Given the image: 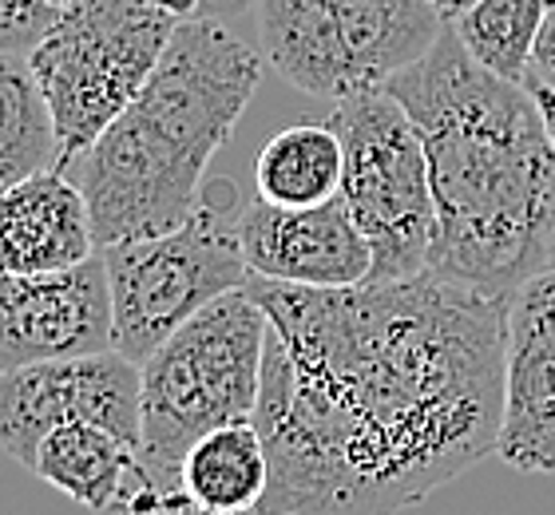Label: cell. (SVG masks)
I'll return each instance as SVG.
<instances>
[{
  "label": "cell",
  "mask_w": 555,
  "mask_h": 515,
  "mask_svg": "<svg viewBox=\"0 0 555 515\" xmlns=\"http://www.w3.org/2000/svg\"><path fill=\"white\" fill-rule=\"evenodd\" d=\"M267 309L258 515H397L496 452L508 298L437 278L346 289L255 278Z\"/></svg>",
  "instance_id": "6da1fadb"
},
{
  "label": "cell",
  "mask_w": 555,
  "mask_h": 515,
  "mask_svg": "<svg viewBox=\"0 0 555 515\" xmlns=\"http://www.w3.org/2000/svg\"><path fill=\"white\" fill-rule=\"evenodd\" d=\"M385 92L425 139L437 203L428 270L512 298L547 270L555 242V139L535 95L476 64L452 24Z\"/></svg>",
  "instance_id": "7a4b0ae2"
},
{
  "label": "cell",
  "mask_w": 555,
  "mask_h": 515,
  "mask_svg": "<svg viewBox=\"0 0 555 515\" xmlns=\"http://www.w3.org/2000/svg\"><path fill=\"white\" fill-rule=\"evenodd\" d=\"M262 83V52L222 21L175 28L159 68L119 119L72 163L100 246L183 227L198 210L203 175L234 136Z\"/></svg>",
  "instance_id": "3957f363"
},
{
  "label": "cell",
  "mask_w": 555,
  "mask_h": 515,
  "mask_svg": "<svg viewBox=\"0 0 555 515\" xmlns=\"http://www.w3.org/2000/svg\"><path fill=\"white\" fill-rule=\"evenodd\" d=\"M270 318L231 289L179 325L139 365V495L135 515H191L183 460L207 433L255 421Z\"/></svg>",
  "instance_id": "277c9868"
},
{
  "label": "cell",
  "mask_w": 555,
  "mask_h": 515,
  "mask_svg": "<svg viewBox=\"0 0 555 515\" xmlns=\"http://www.w3.org/2000/svg\"><path fill=\"white\" fill-rule=\"evenodd\" d=\"M195 0H68L28 52L60 131V171H68L159 68L175 28Z\"/></svg>",
  "instance_id": "5b68a950"
},
{
  "label": "cell",
  "mask_w": 555,
  "mask_h": 515,
  "mask_svg": "<svg viewBox=\"0 0 555 515\" xmlns=\"http://www.w3.org/2000/svg\"><path fill=\"white\" fill-rule=\"evenodd\" d=\"M238 215L231 183H203L183 227L100 246L112 286V349L143 365L179 325L250 282Z\"/></svg>",
  "instance_id": "8992f818"
},
{
  "label": "cell",
  "mask_w": 555,
  "mask_h": 515,
  "mask_svg": "<svg viewBox=\"0 0 555 515\" xmlns=\"http://www.w3.org/2000/svg\"><path fill=\"white\" fill-rule=\"evenodd\" d=\"M325 124L346 151L341 203L370 242V282H405L428 270L437 203L428 183L425 139L401 100L377 88L337 100Z\"/></svg>",
  "instance_id": "52a82bcc"
},
{
  "label": "cell",
  "mask_w": 555,
  "mask_h": 515,
  "mask_svg": "<svg viewBox=\"0 0 555 515\" xmlns=\"http://www.w3.org/2000/svg\"><path fill=\"white\" fill-rule=\"evenodd\" d=\"M104 424L139 445V365L119 349L40 361L0 373V448L33 468L40 440L60 424Z\"/></svg>",
  "instance_id": "ba28073f"
},
{
  "label": "cell",
  "mask_w": 555,
  "mask_h": 515,
  "mask_svg": "<svg viewBox=\"0 0 555 515\" xmlns=\"http://www.w3.org/2000/svg\"><path fill=\"white\" fill-rule=\"evenodd\" d=\"M112 349L104 254L44 274H0V373Z\"/></svg>",
  "instance_id": "9c48e42d"
},
{
  "label": "cell",
  "mask_w": 555,
  "mask_h": 515,
  "mask_svg": "<svg viewBox=\"0 0 555 515\" xmlns=\"http://www.w3.org/2000/svg\"><path fill=\"white\" fill-rule=\"evenodd\" d=\"M238 242L250 274L286 286L346 289L370 282L373 270L370 242L361 239L341 195L298 210L255 195L238 215Z\"/></svg>",
  "instance_id": "30bf717a"
},
{
  "label": "cell",
  "mask_w": 555,
  "mask_h": 515,
  "mask_svg": "<svg viewBox=\"0 0 555 515\" xmlns=\"http://www.w3.org/2000/svg\"><path fill=\"white\" fill-rule=\"evenodd\" d=\"M100 250L88 198L68 171H40L0 191V274H44Z\"/></svg>",
  "instance_id": "8fae6325"
},
{
  "label": "cell",
  "mask_w": 555,
  "mask_h": 515,
  "mask_svg": "<svg viewBox=\"0 0 555 515\" xmlns=\"http://www.w3.org/2000/svg\"><path fill=\"white\" fill-rule=\"evenodd\" d=\"M28 472L92 512L135 515L143 495L139 445L104 424L76 421L52 428L36 448Z\"/></svg>",
  "instance_id": "7c38bea8"
},
{
  "label": "cell",
  "mask_w": 555,
  "mask_h": 515,
  "mask_svg": "<svg viewBox=\"0 0 555 515\" xmlns=\"http://www.w3.org/2000/svg\"><path fill=\"white\" fill-rule=\"evenodd\" d=\"M330 12L353 95L385 88L397 72L425 56L444 28L428 0H330Z\"/></svg>",
  "instance_id": "4fadbf2b"
},
{
  "label": "cell",
  "mask_w": 555,
  "mask_h": 515,
  "mask_svg": "<svg viewBox=\"0 0 555 515\" xmlns=\"http://www.w3.org/2000/svg\"><path fill=\"white\" fill-rule=\"evenodd\" d=\"M258 52L301 95H353L330 0H258Z\"/></svg>",
  "instance_id": "5bb4252c"
},
{
  "label": "cell",
  "mask_w": 555,
  "mask_h": 515,
  "mask_svg": "<svg viewBox=\"0 0 555 515\" xmlns=\"http://www.w3.org/2000/svg\"><path fill=\"white\" fill-rule=\"evenodd\" d=\"M267 488L270 456L255 421L222 424L183 460V500L191 515H258Z\"/></svg>",
  "instance_id": "9a60e30c"
},
{
  "label": "cell",
  "mask_w": 555,
  "mask_h": 515,
  "mask_svg": "<svg viewBox=\"0 0 555 515\" xmlns=\"http://www.w3.org/2000/svg\"><path fill=\"white\" fill-rule=\"evenodd\" d=\"M346 151L330 124L282 127L255 159V195L274 206H318L341 195Z\"/></svg>",
  "instance_id": "2e32d148"
},
{
  "label": "cell",
  "mask_w": 555,
  "mask_h": 515,
  "mask_svg": "<svg viewBox=\"0 0 555 515\" xmlns=\"http://www.w3.org/2000/svg\"><path fill=\"white\" fill-rule=\"evenodd\" d=\"M52 167H60V131L33 60L0 52V191Z\"/></svg>",
  "instance_id": "e0dca14e"
},
{
  "label": "cell",
  "mask_w": 555,
  "mask_h": 515,
  "mask_svg": "<svg viewBox=\"0 0 555 515\" xmlns=\"http://www.w3.org/2000/svg\"><path fill=\"white\" fill-rule=\"evenodd\" d=\"M555 397V266L532 274L508 298L504 404Z\"/></svg>",
  "instance_id": "ac0fdd59"
},
{
  "label": "cell",
  "mask_w": 555,
  "mask_h": 515,
  "mask_svg": "<svg viewBox=\"0 0 555 515\" xmlns=\"http://www.w3.org/2000/svg\"><path fill=\"white\" fill-rule=\"evenodd\" d=\"M547 12V0H476L452 28L476 64L496 72L500 80L524 83Z\"/></svg>",
  "instance_id": "d6986e66"
},
{
  "label": "cell",
  "mask_w": 555,
  "mask_h": 515,
  "mask_svg": "<svg viewBox=\"0 0 555 515\" xmlns=\"http://www.w3.org/2000/svg\"><path fill=\"white\" fill-rule=\"evenodd\" d=\"M496 456L516 472H555V397L528 404H504Z\"/></svg>",
  "instance_id": "ffe728a7"
},
{
  "label": "cell",
  "mask_w": 555,
  "mask_h": 515,
  "mask_svg": "<svg viewBox=\"0 0 555 515\" xmlns=\"http://www.w3.org/2000/svg\"><path fill=\"white\" fill-rule=\"evenodd\" d=\"M56 16L60 4L52 0H0V52L28 56L56 24Z\"/></svg>",
  "instance_id": "44dd1931"
},
{
  "label": "cell",
  "mask_w": 555,
  "mask_h": 515,
  "mask_svg": "<svg viewBox=\"0 0 555 515\" xmlns=\"http://www.w3.org/2000/svg\"><path fill=\"white\" fill-rule=\"evenodd\" d=\"M524 88H540V92H555V9L547 12L544 33L535 40L532 64L524 76Z\"/></svg>",
  "instance_id": "7402d4cb"
},
{
  "label": "cell",
  "mask_w": 555,
  "mask_h": 515,
  "mask_svg": "<svg viewBox=\"0 0 555 515\" xmlns=\"http://www.w3.org/2000/svg\"><path fill=\"white\" fill-rule=\"evenodd\" d=\"M255 4H258V0H195V16L231 24V21H238V16H246Z\"/></svg>",
  "instance_id": "603a6c76"
},
{
  "label": "cell",
  "mask_w": 555,
  "mask_h": 515,
  "mask_svg": "<svg viewBox=\"0 0 555 515\" xmlns=\"http://www.w3.org/2000/svg\"><path fill=\"white\" fill-rule=\"evenodd\" d=\"M528 92L535 95V103H540V112H544V119H547V131H552V139H555V92H540V88H528ZM547 266H555V242H552Z\"/></svg>",
  "instance_id": "cb8c5ba5"
},
{
  "label": "cell",
  "mask_w": 555,
  "mask_h": 515,
  "mask_svg": "<svg viewBox=\"0 0 555 515\" xmlns=\"http://www.w3.org/2000/svg\"><path fill=\"white\" fill-rule=\"evenodd\" d=\"M428 4H433V12H437L440 21L452 24V21H456V16H464V12L473 9L476 0H428Z\"/></svg>",
  "instance_id": "d4e9b609"
},
{
  "label": "cell",
  "mask_w": 555,
  "mask_h": 515,
  "mask_svg": "<svg viewBox=\"0 0 555 515\" xmlns=\"http://www.w3.org/2000/svg\"><path fill=\"white\" fill-rule=\"evenodd\" d=\"M52 4H60V9H64V4H68V0H52Z\"/></svg>",
  "instance_id": "484cf974"
},
{
  "label": "cell",
  "mask_w": 555,
  "mask_h": 515,
  "mask_svg": "<svg viewBox=\"0 0 555 515\" xmlns=\"http://www.w3.org/2000/svg\"><path fill=\"white\" fill-rule=\"evenodd\" d=\"M547 9H555V0H547Z\"/></svg>",
  "instance_id": "4316f807"
}]
</instances>
